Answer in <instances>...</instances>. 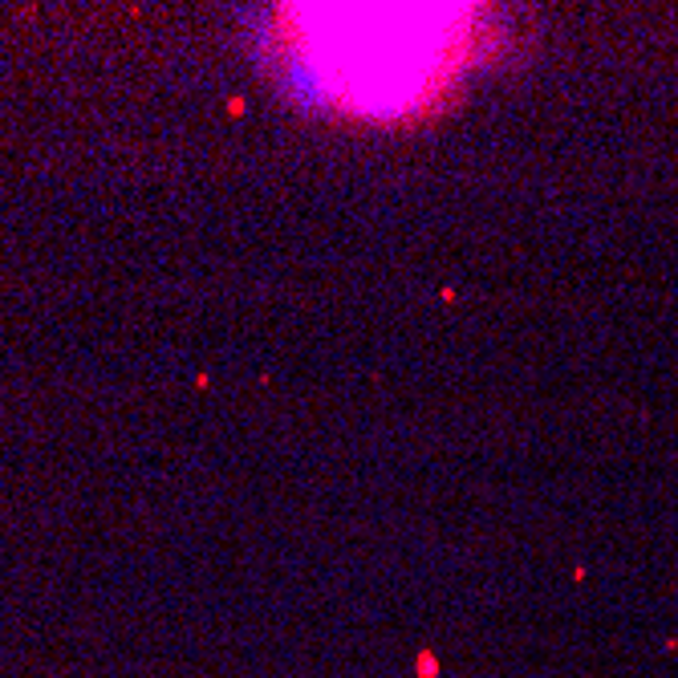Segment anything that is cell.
<instances>
[{
	"label": "cell",
	"instance_id": "1",
	"mask_svg": "<svg viewBox=\"0 0 678 678\" xmlns=\"http://www.w3.org/2000/svg\"><path fill=\"white\" fill-rule=\"evenodd\" d=\"M284 37L293 33L297 65L314 86L354 106L358 114H395V106H423L463 65L468 9H391L386 49H370L346 9H289ZM289 53V49H284Z\"/></svg>",
	"mask_w": 678,
	"mask_h": 678
}]
</instances>
